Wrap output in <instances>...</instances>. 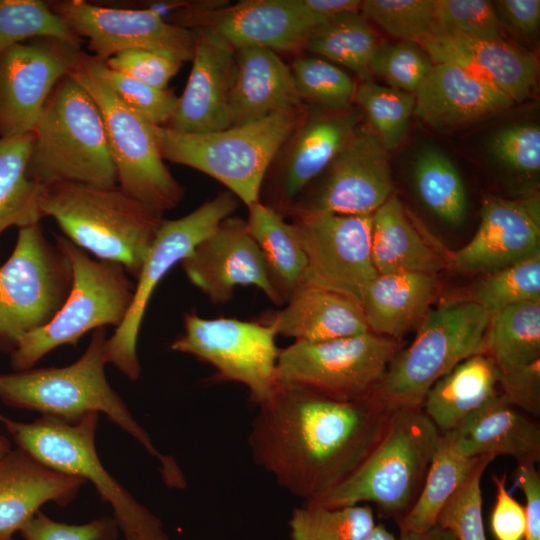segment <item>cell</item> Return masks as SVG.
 Segmentation results:
<instances>
[{
  "label": "cell",
  "instance_id": "cell-15",
  "mask_svg": "<svg viewBox=\"0 0 540 540\" xmlns=\"http://www.w3.org/2000/svg\"><path fill=\"white\" fill-rule=\"evenodd\" d=\"M293 217L307 261L303 283L361 304L366 288L378 275L371 254L372 215L313 212Z\"/></svg>",
  "mask_w": 540,
  "mask_h": 540
},
{
  "label": "cell",
  "instance_id": "cell-38",
  "mask_svg": "<svg viewBox=\"0 0 540 540\" xmlns=\"http://www.w3.org/2000/svg\"><path fill=\"white\" fill-rule=\"evenodd\" d=\"M290 540H362L376 526L369 504L327 507L305 502L292 510Z\"/></svg>",
  "mask_w": 540,
  "mask_h": 540
},
{
  "label": "cell",
  "instance_id": "cell-53",
  "mask_svg": "<svg viewBox=\"0 0 540 540\" xmlns=\"http://www.w3.org/2000/svg\"><path fill=\"white\" fill-rule=\"evenodd\" d=\"M496 488L490 526L495 540H524L526 518L522 506L506 488V474L492 475Z\"/></svg>",
  "mask_w": 540,
  "mask_h": 540
},
{
  "label": "cell",
  "instance_id": "cell-37",
  "mask_svg": "<svg viewBox=\"0 0 540 540\" xmlns=\"http://www.w3.org/2000/svg\"><path fill=\"white\" fill-rule=\"evenodd\" d=\"M379 42L360 11L337 15L314 28L305 49L352 70L364 82L371 81L370 61Z\"/></svg>",
  "mask_w": 540,
  "mask_h": 540
},
{
  "label": "cell",
  "instance_id": "cell-13",
  "mask_svg": "<svg viewBox=\"0 0 540 540\" xmlns=\"http://www.w3.org/2000/svg\"><path fill=\"white\" fill-rule=\"evenodd\" d=\"M237 207L238 198L227 190L181 218L163 219L136 279L130 309L121 325L106 339V363L116 366L130 380L139 378L138 335L156 286Z\"/></svg>",
  "mask_w": 540,
  "mask_h": 540
},
{
  "label": "cell",
  "instance_id": "cell-55",
  "mask_svg": "<svg viewBox=\"0 0 540 540\" xmlns=\"http://www.w3.org/2000/svg\"><path fill=\"white\" fill-rule=\"evenodd\" d=\"M501 23L522 35L534 34L540 24L539 0H500L493 4Z\"/></svg>",
  "mask_w": 540,
  "mask_h": 540
},
{
  "label": "cell",
  "instance_id": "cell-26",
  "mask_svg": "<svg viewBox=\"0 0 540 540\" xmlns=\"http://www.w3.org/2000/svg\"><path fill=\"white\" fill-rule=\"evenodd\" d=\"M261 322L270 325L277 336L295 342H323L369 331L358 301L307 283L294 290L282 309Z\"/></svg>",
  "mask_w": 540,
  "mask_h": 540
},
{
  "label": "cell",
  "instance_id": "cell-48",
  "mask_svg": "<svg viewBox=\"0 0 540 540\" xmlns=\"http://www.w3.org/2000/svg\"><path fill=\"white\" fill-rule=\"evenodd\" d=\"M104 73L119 99L144 120L156 126H166L170 122L178 104V97L173 92L150 86L106 66Z\"/></svg>",
  "mask_w": 540,
  "mask_h": 540
},
{
  "label": "cell",
  "instance_id": "cell-34",
  "mask_svg": "<svg viewBox=\"0 0 540 540\" xmlns=\"http://www.w3.org/2000/svg\"><path fill=\"white\" fill-rule=\"evenodd\" d=\"M33 131L0 138V234L11 226L39 224L42 185L27 176Z\"/></svg>",
  "mask_w": 540,
  "mask_h": 540
},
{
  "label": "cell",
  "instance_id": "cell-52",
  "mask_svg": "<svg viewBox=\"0 0 540 540\" xmlns=\"http://www.w3.org/2000/svg\"><path fill=\"white\" fill-rule=\"evenodd\" d=\"M500 395L533 417L540 415V360L528 366L498 372Z\"/></svg>",
  "mask_w": 540,
  "mask_h": 540
},
{
  "label": "cell",
  "instance_id": "cell-39",
  "mask_svg": "<svg viewBox=\"0 0 540 540\" xmlns=\"http://www.w3.org/2000/svg\"><path fill=\"white\" fill-rule=\"evenodd\" d=\"M414 181L422 202L439 218L453 225L466 216L464 185L453 162L437 149L424 150L414 168Z\"/></svg>",
  "mask_w": 540,
  "mask_h": 540
},
{
  "label": "cell",
  "instance_id": "cell-8",
  "mask_svg": "<svg viewBox=\"0 0 540 540\" xmlns=\"http://www.w3.org/2000/svg\"><path fill=\"white\" fill-rule=\"evenodd\" d=\"M56 245L71 264V289L54 317L24 335L11 352L15 371L32 368L59 346L76 345L91 330L107 325L119 327L133 300L135 284L123 266L92 259L65 236L57 235Z\"/></svg>",
  "mask_w": 540,
  "mask_h": 540
},
{
  "label": "cell",
  "instance_id": "cell-36",
  "mask_svg": "<svg viewBox=\"0 0 540 540\" xmlns=\"http://www.w3.org/2000/svg\"><path fill=\"white\" fill-rule=\"evenodd\" d=\"M478 457L462 454L450 431L441 433L423 487L398 522L400 531H423L436 525L440 510L467 478Z\"/></svg>",
  "mask_w": 540,
  "mask_h": 540
},
{
  "label": "cell",
  "instance_id": "cell-19",
  "mask_svg": "<svg viewBox=\"0 0 540 540\" xmlns=\"http://www.w3.org/2000/svg\"><path fill=\"white\" fill-rule=\"evenodd\" d=\"M189 279L214 304H224L238 286H256L276 305L274 290L246 220L227 217L181 261Z\"/></svg>",
  "mask_w": 540,
  "mask_h": 540
},
{
  "label": "cell",
  "instance_id": "cell-17",
  "mask_svg": "<svg viewBox=\"0 0 540 540\" xmlns=\"http://www.w3.org/2000/svg\"><path fill=\"white\" fill-rule=\"evenodd\" d=\"M47 3L75 36L87 39L92 55L104 62L131 49L166 52L182 62L193 58L194 31L171 24L147 9L115 8L83 0Z\"/></svg>",
  "mask_w": 540,
  "mask_h": 540
},
{
  "label": "cell",
  "instance_id": "cell-11",
  "mask_svg": "<svg viewBox=\"0 0 540 540\" xmlns=\"http://www.w3.org/2000/svg\"><path fill=\"white\" fill-rule=\"evenodd\" d=\"M71 285L68 258L39 224L20 228L12 254L0 267V350L12 352L24 335L46 325Z\"/></svg>",
  "mask_w": 540,
  "mask_h": 540
},
{
  "label": "cell",
  "instance_id": "cell-4",
  "mask_svg": "<svg viewBox=\"0 0 540 540\" xmlns=\"http://www.w3.org/2000/svg\"><path fill=\"white\" fill-rule=\"evenodd\" d=\"M440 434L421 407L391 409L366 458L342 483L311 502L327 507L372 502L398 523L423 487Z\"/></svg>",
  "mask_w": 540,
  "mask_h": 540
},
{
  "label": "cell",
  "instance_id": "cell-46",
  "mask_svg": "<svg viewBox=\"0 0 540 540\" xmlns=\"http://www.w3.org/2000/svg\"><path fill=\"white\" fill-rule=\"evenodd\" d=\"M360 11L389 35L418 44L431 33L435 0H365Z\"/></svg>",
  "mask_w": 540,
  "mask_h": 540
},
{
  "label": "cell",
  "instance_id": "cell-25",
  "mask_svg": "<svg viewBox=\"0 0 540 540\" xmlns=\"http://www.w3.org/2000/svg\"><path fill=\"white\" fill-rule=\"evenodd\" d=\"M414 98V114L438 130L477 122L514 104L504 94L451 63H433Z\"/></svg>",
  "mask_w": 540,
  "mask_h": 540
},
{
  "label": "cell",
  "instance_id": "cell-51",
  "mask_svg": "<svg viewBox=\"0 0 540 540\" xmlns=\"http://www.w3.org/2000/svg\"><path fill=\"white\" fill-rule=\"evenodd\" d=\"M25 540H117L120 532L113 517L84 524H66L37 512L21 529Z\"/></svg>",
  "mask_w": 540,
  "mask_h": 540
},
{
  "label": "cell",
  "instance_id": "cell-21",
  "mask_svg": "<svg viewBox=\"0 0 540 540\" xmlns=\"http://www.w3.org/2000/svg\"><path fill=\"white\" fill-rule=\"evenodd\" d=\"M323 22L302 0H247L186 18L181 27H209L235 50L295 51Z\"/></svg>",
  "mask_w": 540,
  "mask_h": 540
},
{
  "label": "cell",
  "instance_id": "cell-58",
  "mask_svg": "<svg viewBox=\"0 0 540 540\" xmlns=\"http://www.w3.org/2000/svg\"><path fill=\"white\" fill-rule=\"evenodd\" d=\"M11 450L12 448L10 441L5 436L0 434V460Z\"/></svg>",
  "mask_w": 540,
  "mask_h": 540
},
{
  "label": "cell",
  "instance_id": "cell-3",
  "mask_svg": "<svg viewBox=\"0 0 540 540\" xmlns=\"http://www.w3.org/2000/svg\"><path fill=\"white\" fill-rule=\"evenodd\" d=\"M39 210L42 218H53L75 245L99 260L120 264L135 279L163 221L162 213L118 184H45Z\"/></svg>",
  "mask_w": 540,
  "mask_h": 540
},
{
  "label": "cell",
  "instance_id": "cell-49",
  "mask_svg": "<svg viewBox=\"0 0 540 540\" xmlns=\"http://www.w3.org/2000/svg\"><path fill=\"white\" fill-rule=\"evenodd\" d=\"M494 156L513 170L535 174L540 170V127L538 124L509 126L490 142Z\"/></svg>",
  "mask_w": 540,
  "mask_h": 540
},
{
  "label": "cell",
  "instance_id": "cell-56",
  "mask_svg": "<svg viewBox=\"0 0 540 540\" xmlns=\"http://www.w3.org/2000/svg\"><path fill=\"white\" fill-rule=\"evenodd\" d=\"M399 540H456L447 530L434 525L423 531L401 530Z\"/></svg>",
  "mask_w": 540,
  "mask_h": 540
},
{
  "label": "cell",
  "instance_id": "cell-33",
  "mask_svg": "<svg viewBox=\"0 0 540 540\" xmlns=\"http://www.w3.org/2000/svg\"><path fill=\"white\" fill-rule=\"evenodd\" d=\"M247 207V229L259 247L274 290L285 304L304 282L307 269L297 230L282 214L261 201Z\"/></svg>",
  "mask_w": 540,
  "mask_h": 540
},
{
  "label": "cell",
  "instance_id": "cell-31",
  "mask_svg": "<svg viewBox=\"0 0 540 540\" xmlns=\"http://www.w3.org/2000/svg\"><path fill=\"white\" fill-rule=\"evenodd\" d=\"M437 288V274L396 272L377 275L361 306L369 331L391 339L419 325Z\"/></svg>",
  "mask_w": 540,
  "mask_h": 540
},
{
  "label": "cell",
  "instance_id": "cell-54",
  "mask_svg": "<svg viewBox=\"0 0 540 540\" xmlns=\"http://www.w3.org/2000/svg\"><path fill=\"white\" fill-rule=\"evenodd\" d=\"M515 481L526 500L524 540H540V474L535 464H518Z\"/></svg>",
  "mask_w": 540,
  "mask_h": 540
},
{
  "label": "cell",
  "instance_id": "cell-18",
  "mask_svg": "<svg viewBox=\"0 0 540 540\" xmlns=\"http://www.w3.org/2000/svg\"><path fill=\"white\" fill-rule=\"evenodd\" d=\"M329 166L322 184L289 213L373 215L392 195L387 150L370 127H357Z\"/></svg>",
  "mask_w": 540,
  "mask_h": 540
},
{
  "label": "cell",
  "instance_id": "cell-23",
  "mask_svg": "<svg viewBox=\"0 0 540 540\" xmlns=\"http://www.w3.org/2000/svg\"><path fill=\"white\" fill-rule=\"evenodd\" d=\"M418 45L433 63L460 66L513 103L526 99L536 85L537 58L506 39L430 34Z\"/></svg>",
  "mask_w": 540,
  "mask_h": 540
},
{
  "label": "cell",
  "instance_id": "cell-2",
  "mask_svg": "<svg viewBox=\"0 0 540 540\" xmlns=\"http://www.w3.org/2000/svg\"><path fill=\"white\" fill-rule=\"evenodd\" d=\"M106 339L105 327L95 329L82 356L64 367L0 374V400L12 408L37 411L67 422H77L89 413H103L159 460L168 487L185 488L186 479L175 459L156 449L147 431L110 386L104 371Z\"/></svg>",
  "mask_w": 540,
  "mask_h": 540
},
{
  "label": "cell",
  "instance_id": "cell-14",
  "mask_svg": "<svg viewBox=\"0 0 540 540\" xmlns=\"http://www.w3.org/2000/svg\"><path fill=\"white\" fill-rule=\"evenodd\" d=\"M276 336L275 330L262 322L188 314L184 333L170 348L209 363L216 370L213 379L244 385L251 400L260 405L270 398L277 384L280 349Z\"/></svg>",
  "mask_w": 540,
  "mask_h": 540
},
{
  "label": "cell",
  "instance_id": "cell-22",
  "mask_svg": "<svg viewBox=\"0 0 540 540\" xmlns=\"http://www.w3.org/2000/svg\"><path fill=\"white\" fill-rule=\"evenodd\" d=\"M192 69L166 127L180 133H210L233 126L230 103L236 50L209 27L194 30Z\"/></svg>",
  "mask_w": 540,
  "mask_h": 540
},
{
  "label": "cell",
  "instance_id": "cell-40",
  "mask_svg": "<svg viewBox=\"0 0 540 540\" xmlns=\"http://www.w3.org/2000/svg\"><path fill=\"white\" fill-rule=\"evenodd\" d=\"M489 316L509 306L540 302V252L485 274L467 299Z\"/></svg>",
  "mask_w": 540,
  "mask_h": 540
},
{
  "label": "cell",
  "instance_id": "cell-9",
  "mask_svg": "<svg viewBox=\"0 0 540 540\" xmlns=\"http://www.w3.org/2000/svg\"><path fill=\"white\" fill-rule=\"evenodd\" d=\"M490 316L469 300L429 310L414 341L398 351L374 392L390 409L421 407L429 389L455 366L483 353Z\"/></svg>",
  "mask_w": 540,
  "mask_h": 540
},
{
  "label": "cell",
  "instance_id": "cell-42",
  "mask_svg": "<svg viewBox=\"0 0 540 540\" xmlns=\"http://www.w3.org/2000/svg\"><path fill=\"white\" fill-rule=\"evenodd\" d=\"M43 36L83 43L47 2L0 0V55L18 43Z\"/></svg>",
  "mask_w": 540,
  "mask_h": 540
},
{
  "label": "cell",
  "instance_id": "cell-44",
  "mask_svg": "<svg viewBox=\"0 0 540 540\" xmlns=\"http://www.w3.org/2000/svg\"><path fill=\"white\" fill-rule=\"evenodd\" d=\"M291 71L301 100L342 111L354 99L356 87L352 78L328 61L300 57L294 61Z\"/></svg>",
  "mask_w": 540,
  "mask_h": 540
},
{
  "label": "cell",
  "instance_id": "cell-1",
  "mask_svg": "<svg viewBox=\"0 0 540 540\" xmlns=\"http://www.w3.org/2000/svg\"><path fill=\"white\" fill-rule=\"evenodd\" d=\"M248 435L256 465L311 502L342 483L378 441L391 409L370 396L339 401L277 382Z\"/></svg>",
  "mask_w": 540,
  "mask_h": 540
},
{
  "label": "cell",
  "instance_id": "cell-12",
  "mask_svg": "<svg viewBox=\"0 0 540 540\" xmlns=\"http://www.w3.org/2000/svg\"><path fill=\"white\" fill-rule=\"evenodd\" d=\"M399 351L396 340L371 331L329 341L294 342L280 350L276 380L339 401L373 396Z\"/></svg>",
  "mask_w": 540,
  "mask_h": 540
},
{
  "label": "cell",
  "instance_id": "cell-20",
  "mask_svg": "<svg viewBox=\"0 0 540 540\" xmlns=\"http://www.w3.org/2000/svg\"><path fill=\"white\" fill-rule=\"evenodd\" d=\"M539 252V197L486 195L476 233L466 245L449 254L447 268L462 274H487Z\"/></svg>",
  "mask_w": 540,
  "mask_h": 540
},
{
  "label": "cell",
  "instance_id": "cell-47",
  "mask_svg": "<svg viewBox=\"0 0 540 540\" xmlns=\"http://www.w3.org/2000/svg\"><path fill=\"white\" fill-rule=\"evenodd\" d=\"M432 66L433 62L417 43L401 41L379 43L369 70L371 76L381 78L389 87L414 94Z\"/></svg>",
  "mask_w": 540,
  "mask_h": 540
},
{
  "label": "cell",
  "instance_id": "cell-29",
  "mask_svg": "<svg viewBox=\"0 0 540 540\" xmlns=\"http://www.w3.org/2000/svg\"><path fill=\"white\" fill-rule=\"evenodd\" d=\"M450 432L468 457L509 456L518 464L540 461L538 424L500 394Z\"/></svg>",
  "mask_w": 540,
  "mask_h": 540
},
{
  "label": "cell",
  "instance_id": "cell-7",
  "mask_svg": "<svg viewBox=\"0 0 540 540\" xmlns=\"http://www.w3.org/2000/svg\"><path fill=\"white\" fill-rule=\"evenodd\" d=\"M98 413L77 422L42 415L26 423L0 413V423L21 448L43 464L91 482L102 501L110 504L125 540H169L162 521L115 479L100 461L95 434Z\"/></svg>",
  "mask_w": 540,
  "mask_h": 540
},
{
  "label": "cell",
  "instance_id": "cell-28",
  "mask_svg": "<svg viewBox=\"0 0 540 540\" xmlns=\"http://www.w3.org/2000/svg\"><path fill=\"white\" fill-rule=\"evenodd\" d=\"M356 111L314 118L299 127L295 142L273 188L275 209L283 215L290 212L297 198L347 143L355 129Z\"/></svg>",
  "mask_w": 540,
  "mask_h": 540
},
{
  "label": "cell",
  "instance_id": "cell-50",
  "mask_svg": "<svg viewBox=\"0 0 540 540\" xmlns=\"http://www.w3.org/2000/svg\"><path fill=\"white\" fill-rule=\"evenodd\" d=\"M104 63L108 69L150 86L166 89L167 84L177 74L183 62L166 52L131 49L118 53Z\"/></svg>",
  "mask_w": 540,
  "mask_h": 540
},
{
  "label": "cell",
  "instance_id": "cell-6",
  "mask_svg": "<svg viewBox=\"0 0 540 540\" xmlns=\"http://www.w3.org/2000/svg\"><path fill=\"white\" fill-rule=\"evenodd\" d=\"M302 123L299 108L210 133H180L152 124L163 159L199 170L228 188L246 206L260 201L268 168Z\"/></svg>",
  "mask_w": 540,
  "mask_h": 540
},
{
  "label": "cell",
  "instance_id": "cell-24",
  "mask_svg": "<svg viewBox=\"0 0 540 540\" xmlns=\"http://www.w3.org/2000/svg\"><path fill=\"white\" fill-rule=\"evenodd\" d=\"M87 482L59 472L21 448L0 460V540L14 534L48 502L66 506Z\"/></svg>",
  "mask_w": 540,
  "mask_h": 540
},
{
  "label": "cell",
  "instance_id": "cell-43",
  "mask_svg": "<svg viewBox=\"0 0 540 540\" xmlns=\"http://www.w3.org/2000/svg\"><path fill=\"white\" fill-rule=\"evenodd\" d=\"M495 458L493 455H480L467 478L437 516L436 525L449 531L456 540H486L481 480Z\"/></svg>",
  "mask_w": 540,
  "mask_h": 540
},
{
  "label": "cell",
  "instance_id": "cell-16",
  "mask_svg": "<svg viewBox=\"0 0 540 540\" xmlns=\"http://www.w3.org/2000/svg\"><path fill=\"white\" fill-rule=\"evenodd\" d=\"M81 45L43 36L0 55V138L33 131L55 84L78 64Z\"/></svg>",
  "mask_w": 540,
  "mask_h": 540
},
{
  "label": "cell",
  "instance_id": "cell-10",
  "mask_svg": "<svg viewBox=\"0 0 540 540\" xmlns=\"http://www.w3.org/2000/svg\"><path fill=\"white\" fill-rule=\"evenodd\" d=\"M104 68V61L84 52L69 74L100 109L117 184L133 198L163 214L178 205L184 189L164 164L152 124L119 99L105 77Z\"/></svg>",
  "mask_w": 540,
  "mask_h": 540
},
{
  "label": "cell",
  "instance_id": "cell-57",
  "mask_svg": "<svg viewBox=\"0 0 540 540\" xmlns=\"http://www.w3.org/2000/svg\"><path fill=\"white\" fill-rule=\"evenodd\" d=\"M362 540H397L393 533L383 525H376L372 531Z\"/></svg>",
  "mask_w": 540,
  "mask_h": 540
},
{
  "label": "cell",
  "instance_id": "cell-32",
  "mask_svg": "<svg viewBox=\"0 0 540 540\" xmlns=\"http://www.w3.org/2000/svg\"><path fill=\"white\" fill-rule=\"evenodd\" d=\"M500 394L498 370L483 353L465 359L427 392L422 409L440 433L458 427Z\"/></svg>",
  "mask_w": 540,
  "mask_h": 540
},
{
  "label": "cell",
  "instance_id": "cell-35",
  "mask_svg": "<svg viewBox=\"0 0 540 540\" xmlns=\"http://www.w3.org/2000/svg\"><path fill=\"white\" fill-rule=\"evenodd\" d=\"M483 354L500 373L539 361L540 302L509 306L491 315Z\"/></svg>",
  "mask_w": 540,
  "mask_h": 540
},
{
  "label": "cell",
  "instance_id": "cell-45",
  "mask_svg": "<svg viewBox=\"0 0 540 540\" xmlns=\"http://www.w3.org/2000/svg\"><path fill=\"white\" fill-rule=\"evenodd\" d=\"M430 34L506 39L495 7L487 0H435Z\"/></svg>",
  "mask_w": 540,
  "mask_h": 540
},
{
  "label": "cell",
  "instance_id": "cell-27",
  "mask_svg": "<svg viewBox=\"0 0 540 540\" xmlns=\"http://www.w3.org/2000/svg\"><path fill=\"white\" fill-rule=\"evenodd\" d=\"M230 103L233 126L299 108L291 69L275 51L263 48L236 50Z\"/></svg>",
  "mask_w": 540,
  "mask_h": 540
},
{
  "label": "cell",
  "instance_id": "cell-5",
  "mask_svg": "<svg viewBox=\"0 0 540 540\" xmlns=\"http://www.w3.org/2000/svg\"><path fill=\"white\" fill-rule=\"evenodd\" d=\"M27 176L97 186L117 184L104 121L89 93L70 75L52 89L33 129Z\"/></svg>",
  "mask_w": 540,
  "mask_h": 540
},
{
  "label": "cell",
  "instance_id": "cell-41",
  "mask_svg": "<svg viewBox=\"0 0 540 540\" xmlns=\"http://www.w3.org/2000/svg\"><path fill=\"white\" fill-rule=\"evenodd\" d=\"M354 100L386 150L397 148L405 138L414 114V94L366 81L356 89Z\"/></svg>",
  "mask_w": 540,
  "mask_h": 540
},
{
  "label": "cell",
  "instance_id": "cell-30",
  "mask_svg": "<svg viewBox=\"0 0 540 540\" xmlns=\"http://www.w3.org/2000/svg\"><path fill=\"white\" fill-rule=\"evenodd\" d=\"M371 254L378 275L437 274L447 268L449 256L424 235L393 194L372 215Z\"/></svg>",
  "mask_w": 540,
  "mask_h": 540
}]
</instances>
